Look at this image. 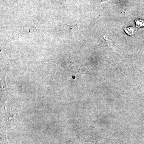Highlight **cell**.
Here are the masks:
<instances>
[{
    "label": "cell",
    "instance_id": "cell-1",
    "mask_svg": "<svg viewBox=\"0 0 144 144\" xmlns=\"http://www.w3.org/2000/svg\"><path fill=\"white\" fill-rule=\"evenodd\" d=\"M124 30L126 32L127 35L129 36L133 35L136 31L135 28L132 27H129L124 28Z\"/></svg>",
    "mask_w": 144,
    "mask_h": 144
},
{
    "label": "cell",
    "instance_id": "cell-2",
    "mask_svg": "<svg viewBox=\"0 0 144 144\" xmlns=\"http://www.w3.org/2000/svg\"><path fill=\"white\" fill-rule=\"evenodd\" d=\"M135 22L137 29L144 27V20L142 19H136L135 20Z\"/></svg>",
    "mask_w": 144,
    "mask_h": 144
}]
</instances>
